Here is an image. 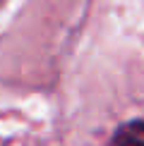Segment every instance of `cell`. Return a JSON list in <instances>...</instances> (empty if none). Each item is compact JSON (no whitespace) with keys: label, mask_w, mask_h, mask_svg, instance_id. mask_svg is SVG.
Listing matches in <instances>:
<instances>
[{"label":"cell","mask_w":144,"mask_h":146,"mask_svg":"<svg viewBox=\"0 0 144 146\" xmlns=\"http://www.w3.org/2000/svg\"><path fill=\"white\" fill-rule=\"evenodd\" d=\"M111 146H144V122L132 120V122L120 125L113 134Z\"/></svg>","instance_id":"6da1fadb"}]
</instances>
